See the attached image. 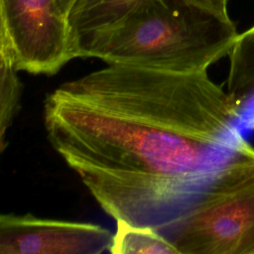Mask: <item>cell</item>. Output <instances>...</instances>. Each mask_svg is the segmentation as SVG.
<instances>
[{
	"instance_id": "cell-1",
	"label": "cell",
	"mask_w": 254,
	"mask_h": 254,
	"mask_svg": "<svg viewBox=\"0 0 254 254\" xmlns=\"http://www.w3.org/2000/svg\"><path fill=\"white\" fill-rule=\"evenodd\" d=\"M240 111L207 71L108 64L50 92L44 124L107 214L156 228L184 214L232 155Z\"/></svg>"
},
{
	"instance_id": "cell-2",
	"label": "cell",
	"mask_w": 254,
	"mask_h": 254,
	"mask_svg": "<svg viewBox=\"0 0 254 254\" xmlns=\"http://www.w3.org/2000/svg\"><path fill=\"white\" fill-rule=\"evenodd\" d=\"M238 35L230 17L184 0H154L89 38L74 58L176 73L203 72L229 55Z\"/></svg>"
},
{
	"instance_id": "cell-3",
	"label": "cell",
	"mask_w": 254,
	"mask_h": 254,
	"mask_svg": "<svg viewBox=\"0 0 254 254\" xmlns=\"http://www.w3.org/2000/svg\"><path fill=\"white\" fill-rule=\"evenodd\" d=\"M156 229L180 254H254V148L245 138L192 205Z\"/></svg>"
},
{
	"instance_id": "cell-4",
	"label": "cell",
	"mask_w": 254,
	"mask_h": 254,
	"mask_svg": "<svg viewBox=\"0 0 254 254\" xmlns=\"http://www.w3.org/2000/svg\"><path fill=\"white\" fill-rule=\"evenodd\" d=\"M0 47L18 70L57 73L71 59L66 15L58 0H0Z\"/></svg>"
},
{
	"instance_id": "cell-5",
	"label": "cell",
	"mask_w": 254,
	"mask_h": 254,
	"mask_svg": "<svg viewBox=\"0 0 254 254\" xmlns=\"http://www.w3.org/2000/svg\"><path fill=\"white\" fill-rule=\"evenodd\" d=\"M113 234L90 222L1 214L0 254H100L110 252Z\"/></svg>"
},
{
	"instance_id": "cell-6",
	"label": "cell",
	"mask_w": 254,
	"mask_h": 254,
	"mask_svg": "<svg viewBox=\"0 0 254 254\" xmlns=\"http://www.w3.org/2000/svg\"><path fill=\"white\" fill-rule=\"evenodd\" d=\"M154 0H74L66 14L70 56L92 36L113 28Z\"/></svg>"
},
{
	"instance_id": "cell-7",
	"label": "cell",
	"mask_w": 254,
	"mask_h": 254,
	"mask_svg": "<svg viewBox=\"0 0 254 254\" xmlns=\"http://www.w3.org/2000/svg\"><path fill=\"white\" fill-rule=\"evenodd\" d=\"M228 56L226 90L242 107L254 95V26L238 35Z\"/></svg>"
},
{
	"instance_id": "cell-8",
	"label": "cell",
	"mask_w": 254,
	"mask_h": 254,
	"mask_svg": "<svg viewBox=\"0 0 254 254\" xmlns=\"http://www.w3.org/2000/svg\"><path fill=\"white\" fill-rule=\"evenodd\" d=\"M112 254H180L156 228L136 226L125 221H116L113 234Z\"/></svg>"
},
{
	"instance_id": "cell-9",
	"label": "cell",
	"mask_w": 254,
	"mask_h": 254,
	"mask_svg": "<svg viewBox=\"0 0 254 254\" xmlns=\"http://www.w3.org/2000/svg\"><path fill=\"white\" fill-rule=\"evenodd\" d=\"M0 150L6 146V132L11 126L19 109L21 82L18 69L15 67L7 50L0 47Z\"/></svg>"
},
{
	"instance_id": "cell-10",
	"label": "cell",
	"mask_w": 254,
	"mask_h": 254,
	"mask_svg": "<svg viewBox=\"0 0 254 254\" xmlns=\"http://www.w3.org/2000/svg\"><path fill=\"white\" fill-rule=\"evenodd\" d=\"M191 5L205 9L212 13L218 14L223 17H229L228 15V0H184Z\"/></svg>"
},
{
	"instance_id": "cell-11",
	"label": "cell",
	"mask_w": 254,
	"mask_h": 254,
	"mask_svg": "<svg viewBox=\"0 0 254 254\" xmlns=\"http://www.w3.org/2000/svg\"><path fill=\"white\" fill-rule=\"evenodd\" d=\"M73 1L74 0H58L60 7L62 8V10L64 11V13L65 15L67 14V12H68V10H69V8H70V6H71Z\"/></svg>"
}]
</instances>
